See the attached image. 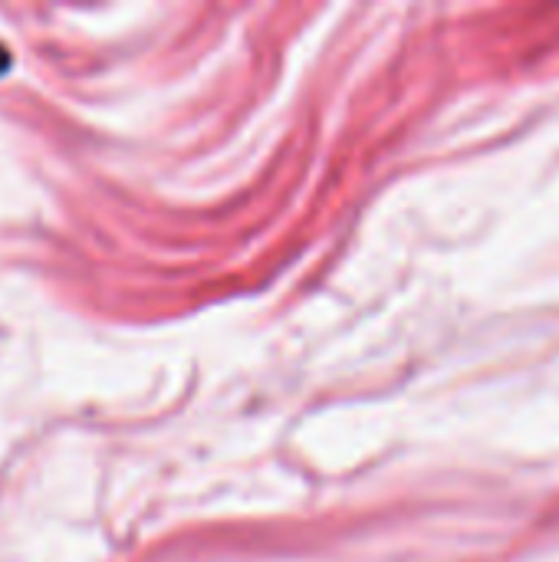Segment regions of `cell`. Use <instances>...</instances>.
Listing matches in <instances>:
<instances>
[{"label": "cell", "instance_id": "cell-1", "mask_svg": "<svg viewBox=\"0 0 559 562\" xmlns=\"http://www.w3.org/2000/svg\"><path fill=\"white\" fill-rule=\"evenodd\" d=\"M7 66H10V49L0 46V72H7Z\"/></svg>", "mask_w": 559, "mask_h": 562}]
</instances>
